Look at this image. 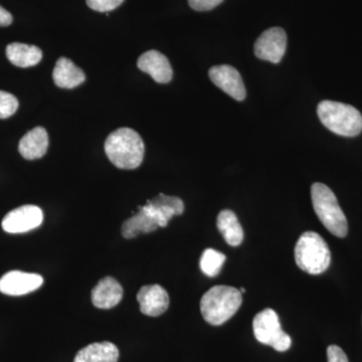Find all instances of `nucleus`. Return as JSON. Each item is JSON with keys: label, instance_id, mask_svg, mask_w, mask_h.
<instances>
[{"label": "nucleus", "instance_id": "393cba45", "mask_svg": "<svg viewBox=\"0 0 362 362\" xmlns=\"http://www.w3.org/2000/svg\"><path fill=\"white\" fill-rule=\"evenodd\" d=\"M328 362H349L346 354L337 345H330L327 349Z\"/></svg>", "mask_w": 362, "mask_h": 362}, {"label": "nucleus", "instance_id": "aec40b11", "mask_svg": "<svg viewBox=\"0 0 362 362\" xmlns=\"http://www.w3.org/2000/svg\"><path fill=\"white\" fill-rule=\"evenodd\" d=\"M158 228L156 221L139 207V211L123 223L122 235L125 239H133L140 233L154 232Z\"/></svg>", "mask_w": 362, "mask_h": 362}, {"label": "nucleus", "instance_id": "a211bd4d", "mask_svg": "<svg viewBox=\"0 0 362 362\" xmlns=\"http://www.w3.org/2000/svg\"><path fill=\"white\" fill-rule=\"evenodd\" d=\"M6 57L13 65L30 68L37 65L42 59V52L35 45L13 42L7 45Z\"/></svg>", "mask_w": 362, "mask_h": 362}, {"label": "nucleus", "instance_id": "4be33fe9", "mask_svg": "<svg viewBox=\"0 0 362 362\" xmlns=\"http://www.w3.org/2000/svg\"><path fill=\"white\" fill-rule=\"evenodd\" d=\"M18 100L11 93L0 90V119L9 118L18 111Z\"/></svg>", "mask_w": 362, "mask_h": 362}, {"label": "nucleus", "instance_id": "f03ea898", "mask_svg": "<svg viewBox=\"0 0 362 362\" xmlns=\"http://www.w3.org/2000/svg\"><path fill=\"white\" fill-rule=\"evenodd\" d=\"M242 303V293L239 289L230 286H216L202 296L201 311L207 323L220 326L237 313Z\"/></svg>", "mask_w": 362, "mask_h": 362}, {"label": "nucleus", "instance_id": "9d476101", "mask_svg": "<svg viewBox=\"0 0 362 362\" xmlns=\"http://www.w3.org/2000/svg\"><path fill=\"white\" fill-rule=\"evenodd\" d=\"M156 221L159 228H165L175 216H180L185 211V204L180 197H168L159 194L144 206L140 207Z\"/></svg>", "mask_w": 362, "mask_h": 362}, {"label": "nucleus", "instance_id": "a878e982", "mask_svg": "<svg viewBox=\"0 0 362 362\" xmlns=\"http://www.w3.org/2000/svg\"><path fill=\"white\" fill-rule=\"evenodd\" d=\"M11 23H13V16L4 7L0 6V26H8Z\"/></svg>", "mask_w": 362, "mask_h": 362}, {"label": "nucleus", "instance_id": "1a4fd4ad", "mask_svg": "<svg viewBox=\"0 0 362 362\" xmlns=\"http://www.w3.org/2000/svg\"><path fill=\"white\" fill-rule=\"evenodd\" d=\"M209 76L211 82L228 96L237 101H244L246 87L237 69L228 65L214 66L209 70Z\"/></svg>", "mask_w": 362, "mask_h": 362}, {"label": "nucleus", "instance_id": "bb28decb", "mask_svg": "<svg viewBox=\"0 0 362 362\" xmlns=\"http://www.w3.org/2000/svg\"><path fill=\"white\" fill-rule=\"evenodd\" d=\"M240 291L242 294H245V293H246V289H245V288H242V289H240Z\"/></svg>", "mask_w": 362, "mask_h": 362}, {"label": "nucleus", "instance_id": "7ed1b4c3", "mask_svg": "<svg viewBox=\"0 0 362 362\" xmlns=\"http://www.w3.org/2000/svg\"><path fill=\"white\" fill-rule=\"evenodd\" d=\"M317 115L321 123L335 134L354 137L361 133L362 115L351 105L326 100L317 107Z\"/></svg>", "mask_w": 362, "mask_h": 362}, {"label": "nucleus", "instance_id": "dca6fc26", "mask_svg": "<svg viewBox=\"0 0 362 362\" xmlns=\"http://www.w3.org/2000/svg\"><path fill=\"white\" fill-rule=\"evenodd\" d=\"M54 84L64 89H74L86 81L84 71L75 66L71 59L59 58L52 73Z\"/></svg>", "mask_w": 362, "mask_h": 362}, {"label": "nucleus", "instance_id": "4468645a", "mask_svg": "<svg viewBox=\"0 0 362 362\" xmlns=\"http://www.w3.org/2000/svg\"><path fill=\"white\" fill-rule=\"evenodd\" d=\"M123 288L116 279H102L92 291V302L99 309H111L120 303Z\"/></svg>", "mask_w": 362, "mask_h": 362}, {"label": "nucleus", "instance_id": "39448f33", "mask_svg": "<svg viewBox=\"0 0 362 362\" xmlns=\"http://www.w3.org/2000/svg\"><path fill=\"white\" fill-rule=\"evenodd\" d=\"M295 261L302 271L310 275H320L329 268V247L319 233H302L295 247Z\"/></svg>", "mask_w": 362, "mask_h": 362}, {"label": "nucleus", "instance_id": "20e7f679", "mask_svg": "<svg viewBox=\"0 0 362 362\" xmlns=\"http://www.w3.org/2000/svg\"><path fill=\"white\" fill-rule=\"evenodd\" d=\"M311 197L314 211L322 225L332 235L338 238L346 237L349 233L346 216L338 204L334 192L327 185L316 182L312 185Z\"/></svg>", "mask_w": 362, "mask_h": 362}, {"label": "nucleus", "instance_id": "9b49d317", "mask_svg": "<svg viewBox=\"0 0 362 362\" xmlns=\"http://www.w3.org/2000/svg\"><path fill=\"white\" fill-rule=\"evenodd\" d=\"M44 279L37 274L11 271L0 279V292L8 296H21L39 289Z\"/></svg>", "mask_w": 362, "mask_h": 362}, {"label": "nucleus", "instance_id": "5701e85b", "mask_svg": "<svg viewBox=\"0 0 362 362\" xmlns=\"http://www.w3.org/2000/svg\"><path fill=\"white\" fill-rule=\"evenodd\" d=\"M124 0H86L88 6L98 13H109L123 4Z\"/></svg>", "mask_w": 362, "mask_h": 362}, {"label": "nucleus", "instance_id": "2eb2a0df", "mask_svg": "<svg viewBox=\"0 0 362 362\" xmlns=\"http://www.w3.org/2000/svg\"><path fill=\"white\" fill-rule=\"evenodd\" d=\"M49 147V135L42 127H35L26 133L20 141L18 151L28 160L42 158Z\"/></svg>", "mask_w": 362, "mask_h": 362}, {"label": "nucleus", "instance_id": "412c9836", "mask_svg": "<svg viewBox=\"0 0 362 362\" xmlns=\"http://www.w3.org/2000/svg\"><path fill=\"white\" fill-rule=\"evenodd\" d=\"M226 257L223 252L216 251L214 249H206L202 252L201 258L202 271L209 277H216L220 274Z\"/></svg>", "mask_w": 362, "mask_h": 362}, {"label": "nucleus", "instance_id": "ddd939ff", "mask_svg": "<svg viewBox=\"0 0 362 362\" xmlns=\"http://www.w3.org/2000/svg\"><path fill=\"white\" fill-rule=\"evenodd\" d=\"M138 68L148 74L159 84H168L173 80V71L168 59L158 51L142 54L137 62Z\"/></svg>", "mask_w": 362, "mask_h": 362}, {"label": "nucleus", "instance_id": "6ab92c4d", "mask_svg": "<svg viewBox=\"0 0 362 362\" xmlns=\"http://www.w3.org/2000/svg\"><path fill=\"white\" fill-rule=\"evenodd\" d=\"M216 226L223 239L230 246L238 247L244 240V230L237 216L230 209L221 211L216 220Z\"/></svg>", "mask_w": 362, "mask_h": 362}, {"label": "nucleus", "instance_id": "f3484780", "mask_svg": "<svg viewBox=\"0 0 362 362\" xmlns=\"http://www.w3.org/2000/svg\"><path fill=\"white\" fill-rule=\"evenodd\" d=\"M119 350L113 343L104 341L93 343L81 349L74 362H117Z\"/></svg>", "mask_w": 362, "mask_h": 362}, {"label": "nucleus", "instance_id": "423d86ee", "mask_svg": "<svg viewBox=\"0 0 362 362\" xmlns=\"http://www.w3.org/2000/svg\"><path fill=\"white\" fill-rule=\"evenodd\" d=\"M252 328L259 342L269 345L279 352L287 351L291 347V337L282 330L278 314L273 309H265L257 314Z\"/></svg>", "mask_w": 362, "mask_h": 362}, {"label": "nucleus", "instance_id": "0eeeda50", "mask_svg": "<svg viewBox=\"0 0 362 362\" xmlns=\"http://www.w3.org/2000/svg\"><path fill=\"white\" fill-rule=\"evenodd\" d=\"M287 47V35L281 28H272L265 30L255 44L257 58L273 64L280 63Z\"/></svg>", "mask_w": 362, "mask_h": 362}, {"label": "nucleus", "instance_id": "f8f14e48", "mask_svg": "<svg viewBox=\"0 0 362 362\" xmlns=\"http://www.w3.org/2000/svg\"><path fill=\"white\" fill-rule=\"evenodd\" d=\"M137 301L144 315L160 316L168 309V293L160 285L143 286L138 292Z\"/></svg>", "mask_w": 362, "mask_h": 362}, {"label": "nucleus", "instance_id": "6e6552de", "mask_svg": "<svg viewBox=\"0 0 362 362\" xmlns=\"http://www.w3.org/2000/svg\"><path fill=\"white\" fill-rule=\"evenodd\" d=\"M44 214L39 206H23L9 211L2 220V228L9 233H23L42 225Z\"/></svg>", "mask_w": 362, "mask_h": 362}, {"label": "nucleus", "instance_id": "b1692460", "mask_svg": "<svg viewBox=\"0 0 362 362\" xmlns=\"http://www.w3.org/2000/svg\"><path fill=\"white\" fill-rule=\"evenodd\" d=\"M223 1V0H188V4L194 11H207L220 6Z\"/></svg>", "mask_w": 362, "mask_h": 362}, {"label": "nucleus", "instance_id": "f257e3e1", "mask_svg": "<svg viewBox=\"0 0 362 362\" xmlns=\"http://www.w3.org/2000/svg\"><path fill=\"white\" fill-rule=\"evenodd\" d=\"M109 160L120 169H136L144 158L145 145L141 136L131 128H119L105 142Z\"/></svg>", "mask_w": 362, "mask_h": 362}]
</instances>
